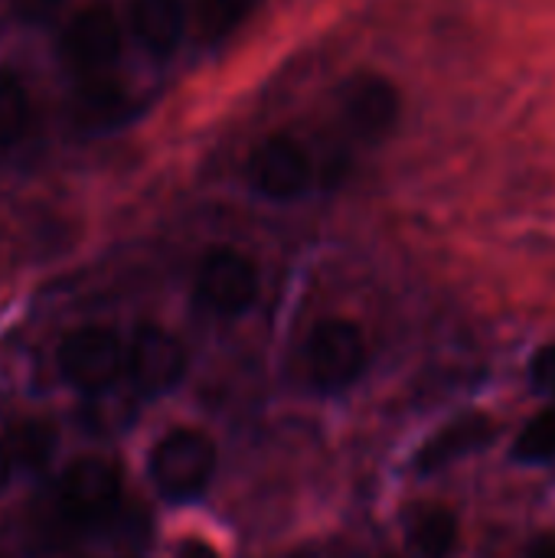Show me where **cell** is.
Instances as JSON below:
<instances>
[{
    "label": "cell",
    "mask_w": 555,
    "mask_h": 558,
    "mask_svg": "<svg viewBox=\"0 0 555 558\" xmlns=\"http://www.w3.org/2000/svg\"><path fill=\"white\" fill-rule=\"evenodd\" d=\"M59 56L79 75H105L121 56V23L105 7L75 13L59 33Z\"/></svg>",
    "instance_id": "obj_7"
},
{
    "label": "cell",
    "mask_w": 555,
    "mask_h": 558,
    "mask_svg": "<svg viewBox=\"0 0 555 558\" xmlns=\"http://www.w3.org/2000/svg\"><path fill=\"white\" fill-rule=\"evenodd\" d=\"M131 33L147 56H173L186 33L183 0H131Z\"/></svg>",
    "instance_id": "obj_12"
},
{
    "label": "cell",
    "mask_w": 555,
    "mask_h": 558,
    "mask_svg": "<svg viewBox=\"0 0 555 558\" xmlns=\"http://www.w3.org/2000/svg\"><path fill=\"white\" fill-rule=\"evenodd\" d=\"M7 454L13 461V468L20 471H39L49 464L52 451H56V428L49 422L29 418V422H16L7 435Z\"/></svg>",
    "instance_id": "obj_14"
},
{
    "label": "cell",
    "mask_w": 555,
    "mask_h": 558,
    "mask_svg": "<svg viewBox=\"0 0 555 558\" xmlns=\"http://www.w3.org/2000/svg\"><path fill=\"white\" fill-rule=\"evenodd\" d=\"M56 363L69 386H75L79 392L98 396L108 386H114V379L124 366V350L111 330L82 327L59 343Z\"/></svg>",
    "instance_id": "obj_6"
},
{
    "label": "cell",
    "mask_w": 555,
    "mask_h": 558,
    "mask_svg": "<svg viewBox=\"0 0 555 558\" xmlns=\"http://www.w3.org/2000/svg\"><path fill=\"white\" fill-rule=\"evenodd\" d=\"M56 517L69 530H105L121 517V474L111 461L82 458L56 487Z\"/></svg>",
    "instance_id": "obj_2"
},
{
    "label": "cell",
    "mask_w": 555,
    "mask_h": 558,
    "mask_svg": "<svg viewBox=\"0 0 555 558\" xmlns=\"http://www.w3.org/2000/svg\"><path fill=\"white\" fill-rule=\"evenodd\" d=\"M124 369L137 396L157 399L180 386L186 373V353L167 330L141 327L124 353Z\"/></svg>",
    "instance_id": "obj_9"
},
{
    "label": "cell",
    "mask_w": 555,
    "mask_h": 558,
    "mask_svg": "<svg viewBox=\"0 0 555 558\" xmlns=\"http://www.w3.org/2000/svg\"><path fill=\"white\" fill-rule=\"evenodd\" d=\"M527 558H555V536H540L530 549Z\"/></svg>",
    "instance_id": "obj_21"
},
{
    "label": "cell",
    "mask_w": 555,
    "mask_h": 558,
    "mask_svg": "<svg viewBox=\"0 0 555 558\" xmlns=\"http://www.w3.org/2000/svg\"><path fill=\"white\" fill-rule=\"evenodd\" d=\"M494 438V422L487 415H461V418H451L448 425H442L419 451H415V474L422 477H432V474H442L448 468H455L458 461L484 451Z\"/></svg>",
    "instance_id": "obj_10"
},
{
    "label": "cell",
    "mask_w": 555,
    "mask_h": 558,
    "mask_svg": "<svg viewBox=\"0 0 555 558\" xmlns=\"http://www.w3.org/2000/svg\"><path fill=\"white\" fill-rule=\"evenodd\" d=\"M530 383H533V389H536L543 399L555 402V343L543 347V350L530 360Z\"/></svg>",
    "instance_id": "obj_18"
},
{
    "label": "cell",
    "mask_w": 555,
    "mask_h": 558,
    "mask_svg": "<svg viewBox=\"0 0 555 558\" xmlns=\"http://www.w3.org/2000/svg\"><path fill=\"white\" fill-rule=\"evenodd\" d=\"M514 461L517 464H530V468H543V464H553L555 461V405L553 409H543L540 415H533L517 441H514Z\"/></svg>",
    "instance_id": "obj_15"
},
{
    "label": "cell",
    "mask_w": 555,
    "mask_h": 558,
    "mask_svg": "<svg viewBox=\"0 0 555 558\" xmlns=\"http://www.w3.org/2000/svg\"><path fill=\"white\" fill-rule=\"evenodd\" d=\"M249 186L272 199V203H291L301 199L314 183V160L307 147L288 134H272L262 144H255L249 163H245Z\"/></svg>",
    "instance_id": "obj_4"
},
{
    "label": "cell",
    "mask_w": 555,
    "mask_h": 558,
    "mask_svg": "<svg viewBox=\"0 0 555 558\" xmlns=\"http://www.w3.org/2000/svg\"><path fill=\"white\" fill-rule=\"evenodd\" d=\"M10 3H13V10H16L23 20H33V23H39V20H49L62 0H10Z\"/></svg>",
    "instance_id": "obj_19"
},
{
    "label": "cell",
    "mask_w": 555,
    "mask_h": 558,
    "mask_svg": "<svg viewBox=\"0 0 555 558\" xmlns=\"http://www.w3.org/2000/svg\"><path fill=\"white\" fill-rule=\"evenodd\" d=\"M366 360L370 350L363 330L343 317L321 320L301 347L304 376L324 396H340L357 386L366 369Z\"/></svg>",
    "instance_id": "obj_1"
},
{
    "label": "cell",
    "mask_w": 555,
    "mask_h": 558,
    "mask_svg": "<svg viewBox=\"0 0 555 558\" xmlns=\"http://www.w3.org/2000/svg\"><path fill=\"white\" fill-rule=\"evenodd\" d=\"M399 88L379 72H357L340 88V121L357 141H383L399 121Z\"/></svg>",
    "instance_id": "obj_8"
},
{
    "label": "cell",
    "mask_w": 555,
    "mask_h": 558,
    "mask_svg": "<svg viewBox=\"0 0 555 558\" xmlns=\"http://www.w3.org/2000/svg\"><path fill=\"white\" fill-rule=\"evenodd\" d=\"M147 471L164 500L190 504L206 494L216 474V448L203 432L177 428L154 445Z\"/></svg>",
    "instance_id": "obj_3"
},
{
    "label": "cell",
    "mask_w": 555,
    "mask_h": 558,
    "mask_svg": "<svg viewBox=\"0 0 555 558\" xmlns=\"http://www.w3.org/2000/svg\"><path fill=\"white\" fill-rule=\"evenodd\" d=\"M406 549L412 558H455L458 520L448 507L422 504L406 513Z\"/></svg>",
    "instance_id": "obj_13"
},
{
    "label": "cell",
    "mask_w": 555,
    "mask_h": 558,
    "mask_svg": "<svg viewBox=\"0 0 555 558\" xmlns=\"http://www.w3.org/2000/svg\"><path fill=\"white\" fill-rule=\"evenodd\" d=\"M29 114L33 108L23 82L10 69H0V147H13L26 134Z\"/></svg>",
    "instance_id": "obj_16"
},
{
    "label": "cell",
    "mask_w": 555,
    "mask_h": 558,
    "mask_svg": "<svg viewBox=\"0 0 555 558\" xmlns=\"http://www.w3.org/2000/svg\"><path fill=\"white\" fill-rule=\"evenodd\" d=\"M258 268L236 248H216L196 271V301L216 317H242L258 301Z\"/></svg>",
    "instance_id": "obj_5"
},
{
    "label": "cell",
    "mask_w": 555,
    "mask_h": 558,
    "mask_svg": "<svg viewBox=\"0 0 555 558\" xmlns=\"http://www.w3.org/2000/svg\"><path fill=\"white\" fill-rule=\"evenodd\" d=\"M10 477H13V461H10V454H7V448L0 445V494L7 490V484H10Z\"/></svg>",
    "instance_id": "obj_22"
},
{
    "label": "cell",
    "mask_w": 555,
    "mask_h": 558,
    "mask_svg": "<svg viewBox=\"0 0 555 558\" xmlns=\"http://www.w3.org/2000/svg\"><path fill=\"white\" fill-rule=\"evenodd\" d=\"M72 121L85 131H111L134 114V98L124 85L105 75H85L72 92Z\"/></svg>",
    "instance_id": "obj_11"
},
{
    "label": "cell",
    "mask_w": 555,
    "mask_h": 558,
    "mask_svg": "<svg viewBox=\"0 0 555 558\" xmlns=\"http://www.w3.org/2000/svg\"><path fill=\"white\" fill-rule=\"evenodd\" d=\"M177 558H216V553L206 543H200V539H186V543H180Z\"/></svg>",
    "instance_id": "obj_20"
},
{
    "label": "cell",
    "mask_w": 555,
    "mask_h": 558,
    "mask_svg": "<svg viewBox=\"0 0 555 558\" xmlns=\"http://www.w3.org/2000/svg\"><path fill=\"white\" fill-rule=\"evenodd\" d=\"M249 13V0H193V16L206 43H219L239 29Z\"/></svg>",
    "instance_id": "obj_17"
}]
</instances>
